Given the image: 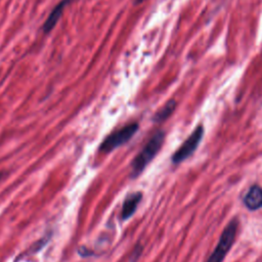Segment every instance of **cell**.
I'll return each mask as SVG.
<instances>
[{
    "mask_svg": "<svg viewBox=\"0 0 262 262\" xmlns=\"http://www.w3.org/2000/svg\"><path fill=\"white\" fill-rule=\"evenodd\" d=\"M165 138V132L162 130L157 131L151 138L147 141L140 152L133 159L131 163V177L136 178L139 176L150 161L161 149Z\"/></svg>",
    "mask_w": 262,
    "mask_h": 262,
    "instance_id": "1",
    "label": "cell"
},
{
    "mask_svg": "<svg viewBox=\"0 0 262 262\" xmlns=\"http://www.w3.org/2000/svg\"><path fill=\"white\" fill-rule=\"evenodd\" d=\"M237 227L238 221L235 218L228 222V224L223 229L214 251L209 256L206 262H222L224 260L225 256L227 255L228 251L231 249L235 241Z\"/></svg>",
    "mask_w": 262,
    "mask_h": 262,
    "instance_id": "2",
    "label": "cell"
},
{
    "mask_svg": "<svg viewBox=\"0 0 262 262\" xmlns=\"http://www.w3.org/2000/svg\"><path fill=\"white\" fill-rule=\"evenodd\" d=\"M138 130V124L137 123H131L123 127L122 129L110 134L100 144L99 151L101 152H110L113 151L115 148L127 143L133 135Z\"/></svg>",
    "mask_w": 262,
    "mask_h": 262,
    "instance_id": "3",
    "label": "cell"
},
{
    "mask_svg": "<svg viewBox=\"0 0 262 262\" xmlns=\"http://www.w3.org/2000/svg\"><path fill=\"white\" fill-rule=\"evenodd\" d=\"M204 134V129L202 126L195 128V130L188 136V138L182 143V145L174 152L172 156V162L174 164H179L183 162L185 159L190 157L193 151L199 146V143L202 140Z\"/></svg>",
    "mask_w": 262,
    "mask_h": 262,
    "instance_id": "4",
    "label": "cell"
},
{
    "mask_svg": "<svg viewBox=\"0 0 262 262\" xmlns=\"http://www.w3.org/2000/svg\"><path fill=\"white\" fill-rule=\"evenodd\" d=\"M141 199H142V193L139 191L132 192L126 196V199L123 203V207H122V219L123 220L129 219L134 214Z\"/></svg>",
    "mask_w": 262,
    "mask_h": 262,
    "instance_id": "5",
    "label": "cell"
},
{
    "mask_svg": "<svg viewBox=\"0 0 262 262\" xmlns=\"http://www.w3.org/2000/svg\"><path fill=\"white\" fill-rule=\"evenodd\" d=\"M245 206L249 210H258L262 208V187L253 185L244 198Z\"/></svg>",
    "mask_w": 262,
    "mask_h": 262,
    "instance_id": "6",
    "label": "cell"
},
{
    "mask_svg": "<svg viewBox=\"0 0 262 262\" xmlns=\"http://www.w3.org/2000/svg\"><path fill=\"white\" fill-rule=\"evenodd\" d=\"M70 0H61L51 11V13L49 14V16L47 17L46 21L43 25V31L45 33H49L50 31H52V29L56 26V24L58 23L59 17L62 14V11L64 9V7L67 6V4L69 3Z\"/></svg>",
    "mask_w": 262,
    "mask_h": 262,
    "instance_id": "7",
    "label": "cell"
},
{
    "mask_svg": "<svg viewBox=\"0 0 262 262\" xmlns=\"http://www.w3.org/2000/svg\"><path fill=\"white\" fill-rule=\"evenodd\" d=\"M175 107H176V101L173 100V99H172V100H169L161 110H159V111L156 113V115H155L154 118H152L154 122H156V123H161V122L167 120V119L173 114Z\"/></svg>",
    "mask_w": 262,
    "mask_h": 262,
    "instance_id": "8",
    "label": "cell"
},
{
    "mask_svg": "<svg viewBox=\"0 0 262 262\" xmlns=\"http://www.w3.org/2000/svg\"><path fill=\"white\" fill-rule=\"evenodd\" d=\"M142 1H143V0H134L133 2H134V4H139V3L142 2Z\"/></svg>",
    "mask_w": 262,
    "mask_h": 262,
    "instance_id": "9",
    "label": "cell"
}]
</instances>
